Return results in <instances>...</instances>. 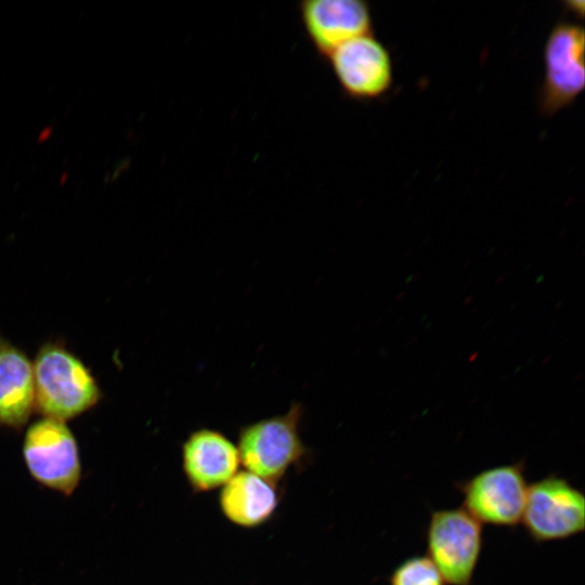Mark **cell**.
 Instances as JSON below:
<instances>
[{
    "label": "cell",
    "instance_id": "1",
    "mask_svg": "<svg viewBox=\"0 0 585 585\" xmlns=\"http://www.w3.org/2000/svg\"><path fill=\"white\" fill-rule=\"evenodd\" d=\"M35 411L61 421L94 407L102 398L90 368L58 341L43 343L32 361Z\"/></svg>",
    "mask_w": 585,
    "mask_h": 585
},
{
    "label": "cell",
    "instance_id": "2",
    "mask_svg": "<svg viewBox=\"0 0 585 585\" xmlns=\"http://www.w3.org/2000/svg\"><path fill=\"white\" fill-rule=\"evenodd\" d=\"M302 417V405L292 403L284 414L242 427L236 445L245 470L277 484L303 465L310 451L300 435Z\"/></svg>",
    "mask_w": 585,
    "mask_h": 585
},
{
    "label": "cell",
    "instance_id": "3",
    "mask_svg": "<svg viewBox=\"0 0 585 585\" xmlns=\"http://www.w3.org/2000/svg\"><path fill=\"white\" fill-rule=\"evenodd\" d=\"M427 557L445 583L471 585L483 548L482 524L464 508L434 510L426 530Z\"/></svg>",
    "mask_w": 585,
    "mask_h": 585
},
{
    "label": "cell",
    "instance_id": "4",
    "mask_svg": "<svg viewBox=\"0 0 585 585\" xmlns=\"http://www.w3.org/2000/svg\"><path fill=\"white\" fill-rule=\"evenodd\" d=\"M585 32L581 24L557 22L544 44L540 112L552 116L573 104L585 87Z\"/></svg>",
    "mask_w": 585,
    "mask_h": 585
},
{
    "label": "cell",
    "instance_id": "5",
    "mask_svg": "<svg viewBox=\"0 0 585 585\" xmlns=\"http://www.w3.org/2000/svg\"><path fill=\"white\" fill-rule=\"evenodd\" d=\"M521 522L536 543L577 535L585 528L584 493L557 474L538 479L528 486Z\"/></svg>",
    "mask_w": 585,
    "mask_h": 585
},
{
    "label": "cell",
    "instance_id": "6",
    "mask_svg": "<svg viewBox=\"0 0 585 585\" xmlns=\"http://www.w3.org/2000/svg\"><path fill=\"white\" fill-rule=\"evenodd\" d=\"M23 457L30 476L41 485L65 495L78 486L79 448L65 421L48 417L34 421L24 435Z\"/></svg>",
    "mask_w": 585,
    "mask_h": 585
},
{
    "label": "cell",
    "instance_id": "7",
    "mask_svg": "<svg viewBox=\"0 0 585 585\" xmlns=\"http://www.w3.org/2000/svg\"><path fill=\"white\" fill-rule=\"evenodd\" d=\"M523 461L484 469L457 484L463 507L481 524L521 522L529 483Z\"/></svg>",
    "mask_w": 585,
    "mask_h": 585
},
{
    "label": "cell",
    "instance_id": "8",
    "mask_svg": "<svg viewBox=\"0 0 585 585\" xmlns=\"http://www.w3.org/2000/svg\"><path fill=\"white\" fill-rule=\"evenodd\" d=\"M326 60L342 93L352 100H376L392 87L391 54L373 32L344 42Z\"/></svg>",
    "mask_w": 585,
    "mask_h": 585
},
{
    "label": "cell",
    "instance_id": "9",
    "mask_svg": "<svg viewBox=\"0 0 585 585\" xmlns=\"http://www.w3.org/2000/svg\"><path fill=\"white\" fill-rule=\"evenodd\" d=\"M298 10L310 43L324 58L344 42L373 32L370 8L362 0H306Z\"/></svg>",
    "mask_w": 585,
    "mask_h": 585
},
{
    "label": "cell",
    "instance_id": "10",
    "mask_svg": "<svg viewBox=\"0 0 585 585\" xmlns=\"http://www.w3.org/2000/svg\"><path fill=\"white\" fill-rule=\"evenodd\" d=\"M182 470L195 493L221 489L238 471L237 445L224 433L200 428L191 432L181 447Z\"/></svg>",
    "mask_w": 585,
    "mask_h": 585
},
{
    "label": "cell",
    "instance_id": "11",
    "mask_svg": "<svg viewBox=\"0 0 585 585\" xmlns=\"http://www.w3.org/2000/svg\"><path fill=\"white\" fill-rule=\"evenodd\" d=\"M280 504L277 484L250 471H237L222 487L219 506L233 524L252 529L269 521Z\"/></svg>",
    "mask_w": 585,
    "mask_h": 585
},
{
    "label": "cell",
    "instance_id": "12",
    "mask_svg": "<svg viewBox=\"0 0 585 585\" xmlns=\"http://www.w3.org/2000/svg\"><path fill=\"white\" fill-rule=\"evenodd\" d=\"M34 411L32 362L23 350L0 338V426L20 429Z\"/></svg>",
    "mask_w": 585,
    "mask_h": 585
},
{
    "label": "cell",
    "instance_id": "13",
    "mask_svg": "<svg viewBox=\"0 0 585 585\" xmlns=\"http://www.w3.org/2000/svg\"><path fill=\"white\" fill-rule=\"evenodd\" d=\"M389 585H445V582L427 556L416 555L404 559L393 569Z\"/></svg>",
    "mask_w": 585,
    "mask_h": 585
},
{
    "label": "cell",
    "instance_id": "14",
    "mask_svg": "<svg viewBox=\"0 0 585 585\" xmlns=\"http://www.w3.org/2000/svg\"><path fill=\"white\" fill-rule=\"evenodd\" d=\"M566 9L572 12L576 17L583 18L584 16V1H567L564 2Z\"/></svg>",
    "mask_w": 585,
    "mask_h": 585
}]
</instances>
